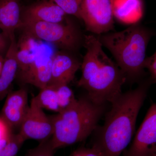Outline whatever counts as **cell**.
<instances>
[{"label":"cell","instance_id":"6da1fadb","mask_svg":"<svg viewBox=\"0 0 156 156\" xmlns=\"http://www.w3.org/2000/svg\"><path fill=\"white\" fill-rule=\"evenodd\" d=\"M151 82L122 92L111 102L102 126L95 129L93 146L104 156H121L132 140L136 119Z\"/></svg>","mask_w":156,"mask_h":156},{"label":"cell","instance_id":"7a4b0ae2","mask_svg":"<svg viewBox=\"0 0 156 156\" xmlns=\"http://www.w3.org/2000/svg\"><path fill=\"white\" fill-rule=\"evenodd\" d=\"M86 53L81 63L82 76L78 87L98 105L111 103L122 93L127 79L116 62L105 53L98 36L85 35Z\"/></svg>","mask_w":156,"mask_h":156},{"label":"cell","instance_id":"3957f363","mask_svg":"<svg viewBox=\"0 0 156 156\" xmlns=\"http://www.w3.org/2000/svg\"><path fill=\"white\" fill-rule=\"evenodd\" d=\"M105 105L93 102L87 95L76 98L65 109L50 116L55 150L83 141L95 131L104 113Z\"/></svg>","mask_w":156,"mask_h":156},{"label":"cell","instance_id":"277c9868","mask_svg":"<svg viewBox=\"0 0 156 156\" xmlns=\"http://www.w3.org/2000/svg\"><path fill=\"white\" fill-rule=\"evenodd\" d=\"M153 32L138 23L121 31L98 36L102 47L111 52L127 80L134 82L144 72L147 49Z\"/></svg>","mask_w":156,"mask_h":156},{"label":"cell","instance_id":"5b68a950","mask_svg":"<svg viewBox=\"0 0 156 156\" xmlns=\"http://www.w3.org/2000/svg\"><path fill=\"white\" fill-rule=\"evenodd\" d=\"M19 29L37 40L54 45L61 50L74 53L84 45L85 35L69 17L60 23H23Z\"/></svg>","mask_w":156,"mask_h":156},{"label":"cell","instance_id":"8992f818","mask_svg":"<svg viewBox=\"0 0 156 156\" xmlns=\"http://www.w3.org/2000/svg\"><path fill=\"white\" fill-rule=\"evenodd\" d=\"M113 1L83 0L80 16L87 30L100 35L113 30Z\"/></svg>","mask_w":156,"mask_h":156},{"label":"cell","instance_id":"52a82bcc","mask_svg":"<svg viewBox=\"0 0 156 156\" xmlns=\"http://www.w3.org/2000/svg\"><path fill=\"white\" fill-rule=\"evenodd\" d=\"M19 129L18 133L26 140L32 139L41 142L50 139L53 135V127L51 117L45 113L34 97Z\"/></svg>","mask_w":156,"mask_h":156},{"label":"cell","instance_id":"ba28073f","mask_svg":"<svg viewBox=\"0 0 156 156\" xmlns=\"http://www.w3.org/2000/svg\"><path fill=\"white\" fill-rule=\"evenodd\" d=\"M156 152V103L147 111L128 149L121 156H151Z\"/></svg>","mask_w":156,"mask_h":156},{"label":"cell","instance_id":"9c48e42d","mask_svg":"<svg viewBox=\"0 0 156 156\" xmlns=\"http://www.w3.org/2000/svg\"><path fill=\"white\" fill-rule=\"evenodd\" d=\"M73 53L61 50L51 56V76L48 86L69 85L73 80L82 63Z\"/></svg>","mask_w":156,"mask_h":156},{"label":"cell","instance_id":"30bf717a","mask_svg":"<svg viewBox=\"0 0 156 156\" xmlns=\"http://www.w3.org/2000/svg\"><path fill=\"white\" fill-rule=\"evenodd\" d=\"M68 16L58 5L50 0H39L28 6L21 7V23L62 22L67 19Z\"/></svg>","mask_w":156,"mask_h":156},{"label":"cell","instance_id":"8fae6325","mask_svg":"<svg viewBox=\"0 0 156 156\" xmlns=\"http://www.w3.org/2000/svg\"><path fill=\"white\" fill-rule=\"evenodd\" d=\"M29 106L28 92L26 88L23 87L9 92L0 116L12 130L20 128Z\"/></svg>","mask_w":156,"mask_h":156},{"label":"cell","instance_id":"7c38bea8","mask_svg":"<svg viewBox=\"0 0 156 156\" xmlns=\"http://www.w3.org/2000/svg\"><path fill=\"white\" fill-rule=\"evenodd\" d=\"M17 41L15 36L10 39V45L4 58L0 73V102L10 92V88L18 71L17 53Z\"/></svg>","mask_w":156,"mask_h":156},{"label":"cell","instance_id":"4fadbf2b","mask_svg":"<svg viewBox=\"0 0 156 156\" xmlns=\"http://www.w3.org/2000/svg\"><path fill=\"white\" fill-rule=\"evenodd\" d=\"M51 57H39L24 72L17 74L21 83L33 85L40 89L48 87L51 76Z\"/></svg>","mask_w":156,"mask_h":156},{"label":"cell","instance_id":"5bb4252c","mask_svg":"<svg viewBox=\"0 0 156 156\" xmlns=\"http://www.w3.org/2000/svg\"><path fill=\"white\" fill-rule=\"evenodd\" d=\"M21 13L18 0H0V29L9 39L21 26Z\"/></svg>","mask_w":156,"mask_h":156},{"label":"cell","instance_id":"9a60e30c","mask_svg":"<svg viewBox=\"0 0 156 156\" xmlns=\"http://www.w3.org/2000/svg\"><path fill=\"white\" fill-rule=\"evenodd\" d=\"M114 17L126 23H137L143 14L141 0H114Z\"/></svg>","mask_w":156,"mask_h":156},{"label":"cell","instance_id":"2e32d148","mask_svg":"<svg viewBox=\"0 0 156 156\" xmlns=\"http://www.w3.org/2000/svg\"><path fill=\"white\" fill-rule=\"evenodd\" d=\"M34 97L42 108L56 112L57 113L60 112L58 95L54 86H48L40 89L39 94Z\"/></svg>","mask_w":156,"mask_h":156},{"label":"cell","instance_id":"e0dca14e","mask_svg":"<svg viewBox=\"0 0 156 156\" xmlns=\"http://www.w3.org/2000/svg\"><path fill=\"white\" fill-rule=\"evenodd\" d=\"M26 140L19 133L12 132L0 140V156H17Z\"/></svg>","mask_w":156,"mask_h":156},{"label":"cell","instance_id":"ac0fdd59","mask_svg":"<svg viewBox=\"0 0 156 156\" xmlns=\"http://www.w3.org/2000/svg\"><path fill=\"white\" fill-rule=\"evenodd\" d=\"M54 87H56L57 91L60 112H61L72 104L76 98L72 89L69 87L68 85H59Z\"/></svg>","mask_w":156,"mask_h":156},{"label":"cell","instance_id":"d6986e66","mask_svg":"<svg viewBox=\"0 0 156 156\" xmlns=\"http://www.w3.org/2000/svg\"><path fill=\"white\" fill-rule=\"evenodd\" d=\"M56 3L68 15L80 20V10L83 0H50Z\"/></svg>","mask_w":156,"mask_h":156},{"label":"cell","instance_id":"ffe728a7","mask_svg":"<svg viewBox=\"0 0 156 156\" xmlns=\"http://www.w3.org/2000/svg\"><path fill=\"white\" fill-rule=\"evenodd\" d=\"M50 138L41 141L38 145L29 151L26 156H54L55 150Z\"/></svg>","mask_w":156,"mask_h":156},{"label":"cell","instance_id":"44dd1931","mask_svg":"<svg viewBox=\"0 0 156 156\" xmlns=\"http://www.w3.org/2000/svg\"><path fill=\"white\" fill-rule=\"evenodd\" d=\"M68 156H104L101 152L95 147H81L76 150Z\"/></svg>","mask_w":156,"mask_h":156},{"label":"cell","instance_id":"7402d4cb","mask_svg":"<svg viewBox=\"0 0 156 156\" xmlns=\"http://www.w3.org/2000/svg\"><path fill=\"white\" fill-rule=\"evenodd\" d=\"M145 67L150 73L152 80L156 83V52L152 56L147 57Z\"/></svg>","mask_w":156,"mask_h":156},{"label":"cell","instance_id":"603a6c76","mask_svg":"<svg viewBox=\"0 0 156 156\" xmlns=\"http://www.w3.org/2000/svg\"><path fill=\"white\" fill-rule=\"evenodd\" d=\"M12 130L0 116V140L9 136Z\"/></svg>","mask_w":156,"mask_h":156},{"label":"cell","instance_id":"cb8c5ba5","mask_svg":"<svg viewBox=\"0 0 156 156\" xmlns=\"http://www.w3.org/2000/svg\"><path fill=\"white\" fill-rule=\"evenodd\" d=\"M10 39L4 35L2 33L0 34V54H6L10 45Z\"/></svg>","mask_w":156,"mask_h":156},{"label":"cell","instance_id":"d4e9b609","mask_svg":"<svg viewBox=\"0 0 156 156\" xmlns=\"http://www.w3.org/2000/svg\"><path fill=\"white\" fill-rule=\"evenodd\" d=\"M4 58L2 56V54H0V73L2 71V68L3 62H4Z\"/></svg>","mask_w":156,"mask_h":156},{"label":"cell","instance_id":"484cf974","mask_svg":"<svg viewBox=\"0 0 156 156\" xmlns=\"http://www.w3.org/2000/svg\"><path fill=\"white\" fill-rule=\"evenodd\" d=\"M151 156H156V152L154 154H153Z\"/></svg>","mask_w":156,"mask_h":156},{"label":"cell","instance_id":"4316f807","mask_svg":"<svg viewBox=\"0 0 156 156\" xmlns=\"http://www.w3.org/2000/svg\"><path fill=\"white\" fill-rule=\"evenodd\" d=\"M18 1H20H20H21V0H18Z\"/></svg>","mask_w":156,"mask_h":156},{"label":"cell","instance_id":"83f0119b","mask_svg":"<svg viewBox=\"0 0 156 156\" xmlns=\"http://www.w3.org/2000/svg\"><path fill=\"white\" fill-rule=\"evenodd\" d=\"M45 1H48V0H45Z\"/></svg>","mask_w":156,"mask_h":156}]
</instances>
